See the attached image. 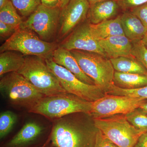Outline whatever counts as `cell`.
<instances>
[{
    "label": "cell",
    "instance_id": "6da1fadb",
    "mask_svg": "<svg viewBox=\"0 0 147 147\" xmlns=\"http://www.w3.org/2000/svg\"><path fill=\"white\" fill-rule=\"evenodd\" d=\"M92 102L66 93L45 96L28 112L56 119L76 113H85L89 115Z\"/></svg>",
    "mask_w": 147,
    "mask_h": 147
},
{
    "label": "cell",
    "instance_id": "7a4b0ae2",
    "mask_svg": "<svg viewBox=\"0 0 147 147\" xmlns=\"http://www.w3.org/2000/svg\"><path fill=\"white\" fill-rule=\"evenodd\" d=\"M25 63L17 72L40 93L50 96L67 93L43 58L35 56H25Z\"/></svg>",
    "mask_w": 147,
    "mask_h": 147
},
{
    "label": "cell",
    "instance_id": "3957f363",
    "mask_svg": "<svg viewBox=\"0 0 147 147\" xmlns=\"http://www.w3.org/2000/svg\"><path fill=\"white\" fill-rule=\"evenodd\" d=\"M1 78V92L14 106L26 108L28 111L45 96L17 72L6 74Z\"/></svg>",
    "mask_w": 147,
    "mask_h": 147
},
{
    "label": "cell",
    "instance_id": "277c9868",
    "mask_svg": "<svg viewBox=\"0 0 147 147\" xmlns=\"http://www.w3.org/2000/svg\"><path fill=\"white\" fill-rule=\"evenodd\" d=\"M58 46L55 42L40 39L30 30L20 28L1 45L0 52L16 51L25 56H37L45 60L52 57Z\"/></svg>",
    "mask_w": 147,
    "mask_h": 147
},
{
    "label": "cell",
    "instance_id": "5b68a950",
    "mask_svg": "<svg viewBox=\"0 0 147 147\" xmlns=\"http://www.w3.org/2000/svg\"><path fill=\"white\" fill-rule=\"evenodd\" d=\"M94 122L95 128L118 147H134L139 137L147 131L136 128L122 114L94 119Z\"/></svg>",
    "mask_w": 147,
    "mask_h": 147
},
{
    "label": "cell",
    "instance_id": "8992f818",
    "mask_svg": "<svg viewBox=\"0 0 147 147\" xmlns=\"http://www.w3.org/2000/svg\"><path fill=\"white\" fill-rule=\"evenodd\" d=\"M70 52L85 74L105 93L114 83L115 71L110 59L92 52L79 50H71Z\"/></svg>",
    "mask_w": 147,
    "mask_h": 147
},
{
    "label": "cell",
    "instance_id": "52a82bcc",
    "mask_svg": "<svg viewBox=\"0 0 147 147\" xmlns=\"http://www.w3.org/2000/svg\"><path fill=\"white\" fill-rule=\"evenodd\" d=\"M97 130L91 131L82 129L65 116L57 119L51 140L56 147H94Z\"/></svg>",
    "mask_w": 147,
    "mask_h": 147
},
{
    "label": "cell",
    "instance_id": "ba28073f",
    "mask_svg": "<svg viewBox=\"0 0 147 147\" xmlns=\"http://www.w3.org/2000/svg\"><path fill=\"white\" fill-rule=\"evenodd\" d=\"M44 60L57 76L61 86L68 93L90 102H94L105 95L102 89L96 85L82 82L67 69L55 63L52 57Z\"/></svg>",
    "mask_w": 147,
    "mask_h": 147
},
{
    "label": "cell",
    "instance_id": "9c48e42d",
    "mask_svg": "<svg viewBox=\"0 0 147 147\" xmlns=\"http://www.w3.org/2000/svg\"><path fill=\"white\" fill-rule=\"evenodd\" d=\"M60 7L51 8L43 5L23 21L20 28L30 30L35 33L40 39L50 42L59 28Z\"/></svg>",
    "mask_w": 147,
    "mask_h": 147
},
{
    "label": "cell",
    "instance_id": "30bf717a",
    "mask_svg": "<svg viewBox=\"0 0 147 147\" xmlns=\"http://www.w3.org/2000/svg\"><path fill=\"white\" fill-rule=\"evenodd\" d=\"M146 100L125 96L105 94L93 102L89 115L95 119L125 115L139 108Z\"/></svg>",
    "mask_w": 147,
    "mask_h": 147
},
{
    "label": "cell",
    "instance_id": "8fae6325",
    "mask_svg": "<svg viewBox=\"0 0 147 147\" xmlns=\"http://www.w3.org/2000/svg\"><path fill=\"white\" fill-rule=\"evenodd\" d=\"M90 4L88 0H70L61 8L59 26V38L69 35L87 18Z\"/></svg>",
    "mask_w": 147,
    "mask_h": 147
},
{
    "label": "cell",
    "instance_id": "7c38bea8",
    "mask_svg": "<svg viewBox=\"0 0 147 147\" xmlns=\"http://www.w3.org/2000/svg\"><path fill=\"white\" fill-rule=\"evenodd\" d=\"M89 24L88 21L79 25L67 37L59 46L69 51L79 50L92 52L107 57L98 40L92 36Z\"/></svg>",
    "mask_w": 147,
    "mask_h": 147
},
{
    "label": "cell",
    "instance_id": "4fadbf2b",
    "mask_svg": "<svg viewBox=\"0 0 147 147\" xmlns=\"http://www.w3.org/2000/svg\"><path fill=\"white\" fill-rule=\"evenodd\" d=\"M99 45L109 59L132 57L133 43L125 35H117L98 40Z\"/></svg>",
    "mask_w": 147,
    "mask_h": 147
},
{
    "label": "cell",
    "instance_id": "5bb4252c",
    "mask_svg": "<svg viewBox=\"0 0 147 147\" xmlns=\"http://www.w3.org/2000/svg\"><path fill=\"white\" fill-rule=\"evenodd\" d=\"M52 58L55 63L67 69L82 82L90 85H95L93 80L82 70L69 50L59 46L53 52Z\"/></svg>",
    "mask_w": 147,
    "mask_h": 147
},
{
    "label": "cell",
    "instance_id": "9a60e30c",
    "mask_svg": "<svg viewBox=\"0 0 147 147\" xmlns=\"http://www.w3.org/2000/svg\"><path fill=\"white\" fill-rule=\"evenodd\" d=\"M119 9L117 0L98 2L90 4L87 18L90 24H99L115 16Z\"/></svg>",
    "mask_w": 147,
    "mask_h": 147
},
{
    "label": "cell",
    "instance_id": "2e32d148",
    "mask_svg": "<svg viewBox=\"0 0 147 147\" xmlns=\"http://www.w3.org/2000/svg\"><path fill=\"white\" fill-rule=\"evenodd\" d=\"M121 20L125 35L132 43L142 40L147 29L138 17L130 11H126L121 15Z\"/></svg>",
    "mask_w": 147,
    "mask_h": 147
},
{
    "label": "cell",
    "instance_id": "e0dca14e",
    "mask_svg": "<svg viewBox=\"0 0 147 147\" xmlns=\"http://www.w3.org/2000/svg\"><path fill=\"white\" fill-rule=\"evenodd\" d=\"M89 26L92 36L98 41L115 36L125 35L121 23V15L99 24L90 23Z\"/></svg>",
    "mask_w": 147,
    "mask_h": 147
},
{
    "label": "cell",
    "instance_id": "ac0fdd59",
    "mask_svg": "<svg viewBox=\"0 0 147 147\" xmlns=\"http://www.w3.org/2000/svg\"><path fill=\"white\" fill-rule=\"evenodd\" d=\"M26 58L16 51H5L0 54V76L6 74L18 72L25 63Z\"/></svg>",
    "mask_w": 147,
    "mask_h": 147
},
{
    "label": "cell",
    "instance_id": "d6986e66",
    "mask_svg": "<svg viewBox=\"0 0 147 147\" xmlns=\"http://www.w3.org/2000/svg\"><path fill=\"white\" fill-rule=\"evenodd\" d=\"M110 60L116 71L147 75L146 69L134 57H122L110 59Z\"/></svg>",
    "mask_w": 147,
    "mask_h": 147
},
{
    "label": "cell",
    "instance_id": "ffe728a7",
    "mask_svg": "<svg viewBox=\"0 0 147 147\" xmlns=\"http://www.w3.org/2000/svg\"><path fill=\"white\" fill-rule=\"evenodd\" d=\"M42 130V127L37 123L34 122L28 123L11 140L8 146L17 147L28 144L39 136Z\"/></svg>",
    "mask_w": 147,
    "mask_h": 147
},
{
    "label": "cell",
    "instance_id": "44dd1931",
    "mask_svg": "<svg viewBox=\"0 0 147 147\" xmlns=\"http://www.w3.org/2000/svg\"><path fill=\"white\" fill-rule=\"evenodd\" d=\"M114 83L123 88L132 89L147 86V75L115 71Z\"/></svg>",
    "mask_w": 147,
    "mask_h": 147
},
{
    "label": "cell",
    "instance_id": "7402d4cb",
    "mask_svg": "<svg viewBox=\"0 0 147 147\" xmlns=\"http://www.w3.org/2000/svg\"><path fill=\"white\" fill-rule=\"evenodd\" d=\"M0 21L11 26L16 30L20 28L24 21L10 0L0 9Z\"/></svg>",
    "mask_w": 147,
    "mask_h": 147
},
{
    "label": "cell",
    "instance_id": "603a6c76",
    "mask_svg": "<svg viewBox=\"0 0 147 147\" xmlns=\"http://www.w3.org/2000/svg\"><path fill=\"white\" fill-rule=\"evenodd\" d=\"M105 94L139 98L146 100L147 99V86L138 88L128 89L117 86L113 83L110 85Z\"/></svg>",
    "mask_w": 147,
    "mask_h": 147
},
{
    "label": "cell",
    "instance_id": "cb8c5ba5",
    "mask_svg": "<svg viewBox=\"0 0 147 147\" xmlns=\"http://www.w3.org/2000/svg\"><path fill=\"white\" fill-rule=\"evenodd\" d=\"M17 11L23 17H28L40 5L41 0H10Z\"/></svg>",
    "mask_w": 147,
    "mask_h": 147
},
{
    "label": "cell",
    "instance_id": "d4e9b609",
    "mask_svg": "<svg viewBox=\"0 0 147 147\" xmlns=\"http://www.w3.org/2000/svg\"><path fill=\"white\" fill-rule=\"evenodd\" d=\"M17 120V116L13 112L6 111L0 115V138L3 139L9 133Z\"/></svg>",
    "mask_w": 147,
    "mask_h": 147
},
{
    "label": "cell",
    "instance_id": "484cf974",
    "mask_svg": "<svg viewBox=\"0 0 147 147\" xmlns=\"http://www.w3.org/2000/svg\"><path fill=\"white\" fill-rule=\"evenodd\" d=\"M125 115L127 120L136 128L147 131V115L139 108Z\"/></svg>",
    "mask_w": 147,
    "mask_h": 147
},
{
    "label": "cell",
    "instance_id": "4316f807",
    "mask_svg": "<svg viewBox=\"0 0 147 147\" xmlns=\"http://www.w3.org/2000/svg\"><path fill=\"white\" fill-rule=\"evenodd\" d=\"M131 55L142 64L147 71V48L142 40L133 42Z\"/></svg>",
    "mask_w": 147,
    "mask_h": 147
},
{
    "label": "cell",
    "instance_id": "83f0119b",
    "mask_svg": "<svg viewBox=\"0 0 147 147\" xmlns=\"http://www.w3.org/2000/svg\"><path fill=\"white\" fill-rule=\"evenodd\" d=\"M117 1L120 8L124 11L130 10L147 3V0H117Z\"/></svg>",
    "mask_w": 147,
    "mask_h": 147
},
{
    "label": "cell",
    "instance_id": "f1b7e54d",
    "mask_svg": "<svg viewBox=\"0 0 147 147\" xmlns=\"http://www.w3.org/2000/svg\"><path fill=\"white\" fill-rule=\"evenodd\" d=\"M129 11L139 18L147 29V3Z\"/></svg>",
    "mask_w": 147,
    "mask_h": 147
},
{
    "label": "cell",
    "instance_id": "f546056e",
    "mask_svg": "<svg viewBox=\"0 0 147 147\" xmlns=\"http://www.w3.org/2000/svg\"><path fill=\"white\" fill-rule=\"evenodd\" d=\"M94 147H114V144L105 137L101 131L98 129Z\"/></svg>",
    "mask_w": 147,
    "mask_h": 147
},
{
    "label": "cell",
    "instance_id": "4dcf8cb0",
    "mask_svg": "<svg viewBox=\"0 0 147 147\" xmlns=\"http://www.w3.org/2000/svg\"><path fill=\"white\" fill-rule=\"evenodd\" d=\"M16 29L11 26L0 21V36L1 38L9 37L16 32Z\"/></svg>",
    "mask_w": 147,
    "mask_h": 147
},
{
    "label": "cell",
    "instance_id": "1f68e13d",
    "mask_svg": "<svg viewBox=\"0 0 147 147\" xmlns=\"http://www.w3.org/2000/svg\"><path fill=\"white\" fill-rule=\"evenodd\" d=\"M41 4L47 7L51 8L61 7L60 0H41Z\"/></svg>",
    "mask_w": 147,
    "mask_h": 147
},
{
    "label": "cell",
    "instance_id": "d6a6232c",
    "mask_svg": "<svg viewBox=\"0 0 147 147\" xmlns=\"http://www.w3.org/2000/svg\"><path fill=\"white\" fill-rule=\"evenodd\" d=\"M134 147H147V131L139 137Z\"/></svg>",
    "mask_w": 147,
    "mask_h": 147
},
{
    "label": "cell",
    "instance_id": "836d02e7",
    "mask_svg": "<svg viewBox=\"0 0 147 147\" xmlns=\"http://www.w3.org/2000/svg\"><path fill=\"white\" fill-rule=\"evenodd\" d=\"M139 108L147 115V100L143 103Z\"/></svg>",
    "mask_w": 147,
    "mask_h": 147
},
{
    "label": "cell",
    "instance_id": "e575fe53",
    "mask_svg": "<svg viewBox=\"0 0 147 147\" xmlns=\"http://www.w3.org/2000/svg\"><path fill=\"white\" fill-rule=\"evenodd\" d=\"M61 1V7L62 8L64 7L70 1V0H60Z\"/></svg>",
    "mask_w": 147,
    "mask_h": 147
},
{
    "label": "cell",
    "instance_id": "d590c367",
    "mask_svg": "<svg viewBox=\"0 0 147 147\" xmlns=\"http://www.w3.org/2000/svg\"><path fill=\"white\" fill-rule=\"evenodd\" d=\"M9 0H0V9L2 8Z\"/></svg>",
    "mask_w": 147,
    "mask_h": 147
},
{
    "label": "cell",
    "instance_id": "8d00e7d4",
    "mask_svg": "<svg viewBox=\"0 0 147 147\" xmlns=\"http://www.w3.org/2000/svg\"><path fill=\"white\" fill-rule=\"evenodd\" d=\"M142 41L147 48V32L146 34H145V36L142 39Z\"/></svg>",
    "mask_w": 147,
    "mask_h": 147
},
{
    "label": "cell",
    "instance_id": "74e56055",
    "mask_svg": "<svg viewBox=\"0 0 147 147\" xmlns=\"http://www.w3.org/2000/svg\"><path fill=\"white\" fill-rule=\"evenodd\" d=\"M89 3L90 4L102 1H106V0H88Z\"/></svg>",
    "mask_w": 147,
    "mask_h": 147
},
{
    "label": "cell",
    "instance_id": "f35d334b",
    "mask_svg": "<svg viewBox=\"0 0 147 147\" xmlns=\"http://www.w3.org/2000/svg\"><path fill=\"white\" fill-rule=\"evenodd\" d=\"M114 147H118L117 146H116V145L114 144Z\"/></svg>",
    "mask_w": 147,
    "mask_h": 147
}]
</instances>
